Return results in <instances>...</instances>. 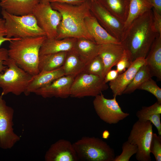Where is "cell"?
Returning <instances> with one entry per match:
<instances>
[{"instance_id": "obj_2", "label": "cell", "mask_w": 161, "mask_h": 161, "mask_svg": "<svg viewBox=\"0 0 161 161\" xmlns=\"http://www.w3.org/2000/svg\"><path fill=\"white\" fill-rule=\"evenodd\" d=\"M158 34L153 26L152 9L133 21L120 43L133 61L138 58H145Z\"/></svg>"}, {"instance_id": "obj_36", "label": "cell", "mask_w": 161, "mask_h": 161, "mask_svg": "<svg viewBox=\"0 0 161 161\" xmlns=\"http://www.w3.org/2000/svg\"><path fill=\"white\" fill-rule=\"evenodd\" d=\"M6 30L5 27V20L3 18H0V46L5 41H10L12 40L18 39L8 38L6 37Z\"/></svg>"}, {"instance_id": "obj_26", "label": "cell", "mask_w": 161, "mask_h": 161, "mask_svg": "<svg viewBox=\"0 0 161 161\" xmlns=\"http://www.w3.org/2000/svg\"><path fill=\"white\" fill-rule=\"evenodd\" d=\"M85 65L73 49L67 52L62 67L65 75L75 77L83 71Z\"/></svg>"}, {"instance_id": "obj_16", "label": "cell", "mask_w": 161, "mask_h": 161, "mask_svg": "<svg viewBox=\"0 0 161 161\" xmlns=\"http://www.w3.org/2000/svg\"><path fill=\"white\" fill-rule=\"evenodd\" d=\"M125 50L121 43H107L100 45L98 55L101 59L104 65L103 77L116 66L123 56Z\"/></svg>"}, {"instance_id": "obj_30", "label": "cell", "mask_w": 161, "mask_h": 161, "mask_svg": "<svg viewBox=\"0 0 161 161\" xmlns=\"http://www.w3.org/2000/svg\"><path fill=\"white\" fill-rule=\"evenodd\" d=\"M138 89L145 90L151 93L156 98L157 101L161 104V89L151 78L144 82Z\"/></svg>"}, {"instance_id": "obj_33", "label": "cell", "mask_w": 161, "mask_h": 161, "mask_svg": "<svg viewBox=\"0 0 161 161\" xmlns=\"http://www.w3.org/2000/svg\"><path fill=\"white\" fill-rule=\"evenodd\" d=\"M133 62L131 56L127 51L125 50L124 53L116 64V70L119 74L128 68Z\"/></svg>"}, {"instance_id": "obj_11", "label": "cell", "mask_w": 161, "mask_h": 161, "mask_svg": "<svg viewBox=\"0 0 161 161\" xmlns=\"http://www.w3.org/2000/svg\"><path fill=\"white\" fill-rule=\"evenodd\" d=\"M93 103L97 115L109 124L117 123L129 115V113L122 111L115 97L112 99H107L101 93L95 97Z\"/></svg>"}, {"instance_id": "obj_19", "label": "cell", "mask_w": 161, "mask_h": 161, "mask_svg": "<svg viewBox=\"0 0 161 161\" xmlns=\"http://www.w3.org/2000/svg\"><path fill=\"white\" fill-rule=\"evenodd\" d=\"M87 30L94 41L99 45L120 42L110 35L92 14L85 20Z\"/></svg>"}, {"instance_id": "obj_24", "label": "cell", "mask_w": 161, "mask_h": 161, "mask_svg": "<svg viewBox=\"0 0 161 161\" xmlns=\"http://www.w3.org/2000/svg\"><path fill=\"white\" fill-rule=\"evenodd\" d=\"M67 52H60L39 56L38 64L39 72L52 71L62 67Z\"/></svg>"}, {"instance_id": "obj_31", "label": "cell", "mask_w": 161, "mask_h": 161, "mask_svg": "<svg viewBox=\"0 0 161 161\" xmlns=\"http://www.w3.org/2000/svg\"><path fill=\"white\" fill-rule=\"evenodd\" d=\"M156 114H161V104L157 101L151 106H143L137 111L136 115L140 120L145 117Z\"/></svg>"}, {"instance_id": "obj_4", "label": "cell", "mask_w": 161, "mask_h": 161, "mask_svg": "<svg viewBox=\"0 0 161 161\" xmlns=\"http://www.w3.org/2000/svg\"><path fill=\"white\" fill-rule=\"evenodd\" d=\"M79 160L114 161V150L102 139L83 137L73 143Z\"/></svg>"}, {"instance_id": "obj_28", "label": "cell", "mask_w": 161, "mask_h": 161, "mask_svg": "<svg viewBox=\"0 0 161 161\" xmlns=\"http://www.w3.org/2000/svg\"><path fill=\"white\" fill-rule=\"evenodd\" d=\"M104 65L101 58L97 55L85 64L83 72L100 77L104 79Z\"/></svg>"}, {"instance_id": "obj_21", "label": "cell", "mask_w": 161, "mask_h": 161, "mask_svg": "<svg viewBox=\"0 0 161 161\" xmlns=\"http://www.w3.org/2000/svg\"><path fill=\"white\" fill-rule=\"evenodd\" d=\"M77 38H66L62 39L47 38L39 50V56L73 50Z\"/></svg>"}, {"instance_id": "obj_10", "label": "cell", "mask_w": 161, "mask_h": 161, "mask_svg": "<svg viewBox=\"0 0 161 161\" xmlns=\"http://www.w3.org/2000/svg\"><path fill=\"white\" fill-rule=\"evenodd\" d=\"M14 114L13 109L0 95V148L4 149L11 148L20 140L14 131Z\"/></svg>"}, {"instance_id": "obj_3", "label": "cell", "mask_w": 161, "mask_h": 161, "mask_svg": "<svg viewBox=\"0 0 161 161\" xmlns=\"http://www.w3.org/2000/svg\"><path fill=\"white\" fill-rule=\"evenodd\" d=\"M46 35L17 39L9 41V57L32 76L39 72V50Z\"/></svg>"}, {"instance_id": "obj_34", "label": "cell", "mask_w": 161, "mask_h": 161, "mask_svg": "<svg viewBox=\"0 0 161 161\" xmlns=\"http://www.w3.org/2000/svg\"><path fill=\"white\" fill-rule=\"evenodd\" d=\"M160 116L161 114H153L145 117L139 121H149L151 122L156 128L158 135L161 136Z\"/></svg>"}, {"instance_id": "obj_22", "label": "cell", "mask_w": 161, "mask_h": 161, "mask_svg": "<svg viewBox=\"0 0 161 161\" xmlns=\"http://www.w3.org/2000/svg\"><path fill=\"white\" fill-rule=\"evenodd\" d=\"M100 46L91 40L78 38L73 50L86 64L98 55Z\"/></svg>"}, {"instance_id": "obj_37", "label": "cell", "mask_w": 161, "mask_h": 161, "mask_svg": "<svg viewBox=\"0 0 161 161\" xmlns=\"http://www.w3.org/2000/svg\"><path fill=\"white\" fill-rule=\"evenodd\" d=\"M8 58V49L4 48H0V73L6 68L4 62Z\"/></svg>"}, {"instance_id": "obj_38", "label": "cell", "mask_w": 161, "mask_h": 161, "mask_svg": "<svg viewBox=\"0 0 161 161\" xmlns=\"http://www.w3.org/2000/svg\"><path fill=\"white\" fill-rule=\"evenodd\" d=\"M119 73L116 69L110 70L105 75L104 81L106 83L115 80Z\"/></svg>"}, {"instance_id": "obj_18", "label": "cell", "mask_w": 161, "mask_h": 161, "mask_svg": "<svg viewBox=\"0 0 161 161\" xmlns=\"http://www.w3.org/2000/svg\"><path fill=\"white\" fill-rule=\"evenodd\" d=\"M62 67L50 71L39 72L33 76L24 94L28 95L36 90L45 87L58 78L64 76Z\"/></svg>"}, {"instance_id": "obj_25", "label": "cell", "mask_w": 161, "mask_h": 161, "mask_svg": "<svg viewBox=\"0 0 161 161\" xmlns=\"http://www.w3.org/2000/svg\"><path fill=\"white\" fill-rule=\"evenodd\" d=\"M152 8L151 0H129L128 15L124 23V36L134 19L145 13L151 10Z\"/></svg>"}, {"instance_id": "obj_29", "label": "cell", "mask_w": 161, "mask_h": 161, "mask_svg": "<svg viewBox=\"0 0 161 161\" xmlns=\"http://www.w3.org/2000/svg\"><path fill=\"white\" fill-rule=\"evenodd\" d=\"M122 148V153L115 157L114 161H129L131 157L137 153L138 150L136 145L127 140L123 143Z\"/></svg>"}, {"instance_id": "obj_7", "label": "cell", "mask_w": 161, "mask_h": 161, "mask_svg": "<svg viewBox=\"0 0 161 161\" xmlns=\"http://www.w3.org/2000/svg\"><path fill=\"white\" fill-rule=\"evenodd\" d=\"M152 124L149 121L138 120L133 124L128 140L136 145L135 157L138 161H151L150 147L153 133Z\"/></svg>"}, {"instance_id": "obj_9", "label": "cell", "mask_w": 161, "mask_h": 161, "mask_svg": "<svg viewBox=\"0 0 161 161\" xmlns=\"http://www.w3.org/2000/svg\"><path fill=\"white\" fill-rule=\"evenodd\" d=\"M32 14L47 38L56 39L58 27L62 19L60 13L53 9L48 2L39 3L34 8Z\"/></svg>"}, {"instance_id": "obj_42", "label": "cell", "mask_w": 161, "mask_h": 161, "mask_svg": "<svg viewBox=\"0 0 161 161\" xmlns=\"http://www.w3.org/2000/svg\"><path fill=\"white\" fill-rule=\"evenodd\" d=\"M49 2V0H40V3H45Z\"/></svg>"}, {"instance_id": "obj_8", "label": "cell", "mask_w": 161, "mask_h": 161, "mask_svg": "<svg viewBox=\"0 0 161 161\" xmlns=\"http://www.w3.org/2000/svg\"><path fill=\"white\" fill-rule=\"evenodd\" d=\"M108 87L104 79L82 72L74 78L71 88L70 96L78 98L95 97Z\"/></svg>"}, {"instance_id": "obj_15", "label": "cell", "mask_w": 161, "mask_h": 161, "mask_svg": "<svg viewBox=\"0 0 161 161\" xmlns=\"http://www.w3.org/2000/svg\"><path fill=\"white\" fill-rule=\"evenodd\" d=\"M145 64V58H139L134 60L127 70L118 74L114 80L109 82V86L113 96H120L131 82L136 73L143 65Z\"/></svg>"}, {"instance_id": "obj_27", "label": "cell", "mask_w": 161, "mask_h": 161, "mask_svg": "<svg viewBox=\"0 0 161 161\" xmlns=\"http://www.w3.org/2000/svg\"><path fill=\"white\" fill-rule=\"evenodd\" d=\"M152 77L149 69L145 64L139 69L123 94H130L133 92L144 82Z\"/></svg>"}, {"instance_id": "obj_32", "label": "cell", "mask_w": 161, "mask_h": 161, "mask_svg": "<svg viewBox=\"0 0 161 161\" xmlns=\"http://www.w3.org/2000/svg\"><path fill=\"white\" fill-rule=\"evenodd\" d=\"M150 151L156 161H161V136L153 133L150 147Z\"/></svg>"}, {"instance_id": "obj_14", "label": "cell", "mask_w": 161, "mask_h": 161, "mask_svg": "<svg viewBox=\"0 0 161 161\" xmlns=\"http://www.w3.org/2000/svg\"><path fill=\"white\" fill-rule=\"evenodd\" d=\"M46 161H77V154L73 143L64 139L52 144L45 153Z\"/></svg>"}, {"instance_id": "obj_17", "label": "cell", "mask_w": 161, "mask_h": 161, "mask_svg": "<svg viewBox=\"0 0 161 161\" xmlns=\"http://www.w3.org/2000/svg\"><path fill=\"white\" fill-rule=\"evenodd\" d=\"M145 64L152 77L161 80V35L158 34L145 58Z\"/></svg>"}, {"instance_id": "obj_40", "label": "cell", "mask_w": 161, "mask_h": 161, "mask_svg": "<svg viewBox=\"0 0 161 161\" xmlns=\"http://www.w3.org/2000/svg\"><path fill=\"white\" fill-rule=\"evenodd\" d=\"M152 9L161 15V0H151Z\"/></svg>"}, {"instance_id": "obj_39", "label": "cell", "mask_w": 161, "mask_h": 161, "mask_svg": "<svg viewBox=\"0 0 161 161\" xmlns=\"http://www.w3.org/2000/svg\"><path fill=\"white\" fill-rule=\"evenodd\" d=\"M87 0H49L50 3L57 2L76 5L80 4Z\"/></svg>"}, {"instance_id": "obj_23", "label": "cell", "mask_w": 161, "mask_h": 161, "mask_svg": "<svg viewBox=\"0 0 161 161\" xmlns=\"http://www.w3.org/2000/svg\"><path fill=\"white\" fill-rule=\"evenodd\" d=\"M108 12L125 23L128 17L129 0H97Z\"/></svg>"}, {"instance_id": "obj_5", "label": "cell", "mask_w": 161, "mask_h": 161, "mask_svg": "<svg viewBox=\"0 0 161 161\" xmlns=\"http://www.w3.org/2000/svg\"><path fill=\"white\" fill-rule=\"evenodd\" d=\"M1 13L5 20L7 38L21 39L46 35L32 14L16 16L3 9Z\"/></svg>"}, {"instance_id": "obj_20", "label": "cell", "mask_w": 161, "mask_h": 161, "mask_svg": "<svg viewBox=\"0 0 161 161\" xmlns=\"http://www.w3.org/2000/svg\"><path fill=\"white\" fill-rule=\"evenodd\" d=\"M40 0H2L0 2L1 9L14 15L22 16L32 14Z\"/></svg>"}, {"instance_id": "obj_13", "label": "cell", "mask_w": 161, "mask_h": 161, "mask_svg": "<svg viewBox=\"0 0 161 161\" xmlns=\"http://www.w3.org/2000/svg\"><path fill=\"white\" fill-rule=\"evenodd\" d=\"M74 78L71 76H63L49 85L36 90L33 93L44 98H67L70 96L71 88Z\"/></svg>"}, {"instance_id": "obj_35", "label": "cell", "mask_w": 161, "mask_h": 161, "mask_svg": "<svg viewBox=\"0 0 161 161\" xmlns=\"http://www.w3.org/2000/svg\"><path fill=\"white\" fill-rule=\"evenodd\" d=\"M152 24L154 29L158 34L161 35V15L152 9Z\"/></svg>"}, {"instance_id": "obj_44", "label": "cell", "mask_w": 161, "mask_h": 161, "mask_svg": "<svg viewBox=\"0 0 161 161\" xmlns=\"http://www.w3.org/2000/svg\"><path fill=\"white\" fill-rule=\"evenodd\" d=\"M2 0H0V1H2Z\"/></svg>"}, {"instance_id": "obj_1", "label": "cell", "mask_w": 161, "mask_h": 161, "mask_svg": "<svg viewBox=\"0 0 161 161\" xmlns=\"http://www.w3.org/2000/svg\"><path fill=\"white\" fill-rule=\"evenodd\" d=\"M50 3L52 8L59 12L62 16L58 27L56 39L83 38L94 41L88 32L85 22V18L92 15L90 1L87 0L76 5L57 2Z\"/></svg>"}, {"instance_id": "obj_43", "label": "cell", "mask_w": 161, "mask_h": 161, "mask_svg": "<svg viewBox=\"0 0 161 161\" xmlns=\"http://www.w3.org/2000/svg\"><path fill=\"white\" fill-rule=\"evenodd\" d=\"M89 0L90 1H96L97 0Z\"/></svg>"}, {"instance_id": "obj_12", "label": "cell", "mask_w": 161, "mask_h": 161, "mask_svg": "<svg viewBox=\"0 0 161 161\" xmlns=\"http://www.w3.org/2000/svg\"><path fill=\"white\" fill-rule=\"evenodd\" d=\"M90 11L99 24L120 42L124 33V23L114 16L97 0L90 1Z\"/></svg>"}, {"instance_id": "obj_41", "label": "cell", "mask_w": 161, "mask_h": 161, "mask_svg": "<svg viewBox=\"0 0 161 161\" xmlns=\"http://www.w3.org/2000/svg\"><path fill=\"white\" fill-rule=\"evenodd\" d=\"M110 136V133L108 131L105 130L103 131L102 134V137L105 139H108Z\"/></svg>"}, {"instance_id": "obj_6", "label": "cell", "mask_w": 161, "mask_h": 161, "mask_svg": "<svg viewBox=\"0 0 161 161\" xmlns=\"http://www.w3.org/2000/svg\"><path fill=\"white\" fill-rule=\"evenodd\" d=\"M6 66L4 72L0 73V87L3 96L11 93L18 96L25 92L32 76L8 58L4 62Z\"/></svg>"}]
</instances>
